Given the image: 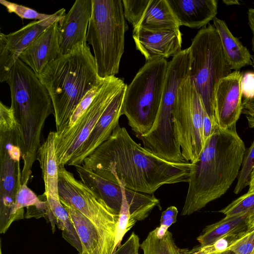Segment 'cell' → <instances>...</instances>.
Listing matches in <instances>:
<instances>
[{
	"mask_svg": "<svg viewBox=\"0 0 254 254\" xmlns=\"http://www.w3.org/2000/svg\"><path fill=\"white\" fill-rule=\"evenodd\" d=\"M100 176L136 191L153 194L164 185L188 182L193 164L171 163L137 143L119 125L82 164Z\"/></svg>",
	"mask_w": 254,
	"mask_h": 254,
	"instance_id": "6da1fadb",
	"label": "cell"
},
{
	"mask_svg": "<svg viewBox=\"0 0 254 254\" xmlns=\"http://www.w3.org/2000/svg\"><path fill=\"white\" fill-rule=\"evenodd\" d=\"M246 150L236 128L214 126L199 158L192 163L182 216L200 210L227 192L238 178Z\"/></svg>",
	"mask_w": 254,
	"mask_h": 254,
	"instance_id": "7a4b0ae2",
	"label": "cell"
},
{
	"mask_svg": "<svg viewBox=\"0 0 254 254\" xmlns=\"http://www.w3.org/2000/svg\"><path fill=\"white\" fill-rule=\"evenodd\" d=\"M37 75L51 98L57 132L68 126L84 96L105 80L98 74L94 57L87 42L79 43L61 55Z\"/></svg>",
	"mask_w": 254,
	"mask_h": 254,
	"instance_id": "3957f363",
	"label": "cell"
},
{
	"mask_svg": "<svg viewBox=\"0 0 254 254\" xmlns=\"http://www.w3.org/2000/svg\"><path fill=\"white\" fill-rule=\"evenodd\" d=\"M6 82L10 89V107L21 137L23 169L29 171L37 160L45 121L54 113L52 99L36 74L19 59Z\"/></svg>",
	"mask_w": 254,
	"mask_h": 254,
	"instance_id": "277c9868",
	"label": "cell"
},
{
	"mask_svg": "<svg viewBox=\"0 0 254 254\" xmlns=\"http://www.w3.org/2000/svg\"><path fill=\"white\" fill-rule=\"evenodd\" d=\"M92 0L86 42L92 47L98 74L104 79L119 72L127 26L122 0Z\"/></svg>",
	"mask_w": 254,
	"mask_h": 254,
	"instance_id": "5b68a950",
	"label": "cell"
},
{
	"mask_svg": "<svg viewBox=\"0 0 254 254\" xmlns=\"http://www.w3.org/2000/svg\"><path fill=\"white\" fill-rule=\"evenodd\" d=\"M168 66V61L161 58L146 62L126 87L122 114L136 136L147 133L155 122Z\"/></svg>",
	"mask_w": 254,
	"mask_h": 254,
	"instance_id": "8992f818",
	"label": "cell"
},
{
	"mask_svg": "<svg viewBox=\"0 0 254 254\" xmlns=\"http://www.w3.org/2000/svg\"><path fill=\"white\" fill-rule=\"evenodd\" d=\"M189 48L190 79L201 97L208 115L215 125V90L220 80L232 71L214 25L208 24L200 29L192 39Z\"/></svg>",
	"mask_w": 254,
	"mask_h": 254,
	"instance_id": "52a82bcc",
	"label": "cell"
},
{
	"mask_svg": "<svg viewBox=\"0 0 254 254\" xmlns=\"http://www.w3.org/2000/svg\"><path fill=\"white\" fill-rule=\"evenodd\" d=\"M22 140L10 107L0 102V233L14 222L13 211L21 185Z\"/></svg>",
	"mask_w": 254,
	"mask_h": 254,
	"instance_id": "ba28073f",
	"label": "cell"
},
{
	"mask_svg": "<svg viewBox=\"0 0 254 254\" xmlns=\"http://www.w3.org/2000/svg\"><path fill=\"white\" fill-rule=\"evenodd\" d=\"M204 108L189 76L178 88L173 114L176 139L184 158L190 163L198 160L205 146L202 135Z\"/></svg>",
	"mask_w": 254,
	"mask_h": 254,
	"instance_id": "9c48e42d",
	"label": "cell"
},
{
	"mask_svg": "<svg viewBox=\"0 0 254 254\" xmlns=\"http://www.w3.org/2000/svg\"><path fill=\"white\" fill-rule=\"evenodd\" d=\"M126 85L122 79L116 76L105 79L93 102L75 124L60 132L55 131L58 166L67 165L79 153L106 108Z\"/></svg>",
	"mask_w": 254,
	"mask_h": 254,
	"instance_id": "30bf717a",
	"label": "cell"
},
{
	"mask_svg": "<svg viewBox=\"0 0 254 254\" xmlns=\"http://www.w3.org/2000/svg\"><path fill=\"white\" fill-rule=\"evenodd\" d=\"M58 192L61 201L76 209L101 230L116 236L119 214L111 209L64 165L58 167Z\"/></svg>",
	"mask_w": 254,
	"mask_h": 254,
	"instance_id": "8fae6325",
	"label": "cell"
},
{
	"mask_svg": "<svg viewBox=\"0 0 254 254\" xmlns=\"http://www.w3.org/2000/svg\"><path fill=\"white\" fill-rule=\"evenodd\" d=\"M61 8L49 18L34 20L19 30L5 34L0 33V81H6L10 70L20 55L45 30L65 14Z\"/></svg>",
	"mask_w": 254,
	"mask_h": 254,
	"instance_id": "7c38bea8",
	"label": "cell"
},
{
	"mask_svg": "<svg viewBox=\"0 0 254 254\" xmlns=\"http://www.w3.org/2000/svg\"><path fill=\"white\" fill-rule=\"evenodd\" d=\"M243 73L234 70L219 82L215 93L214 122L222 129L236 128L242 113L241 81Z\"/></svg>",
	"mask_w": 254,
	"mask_h": 254,
	"instance_id": "4fadbf2b",
	"label": "cell"
},
{
	"mask_svg": "<svg viewBox=\"0 0 254 254\" xmlns=\"http://www.w3.org/2000/svg\"><path fill=\"white\" fill-rule=\"evenodd\" d=\"M132 32L136 49L146 62L160 58L166 59L181 51L182 34L179 29H141Z\"/></svg>",
	"mask_w": 254,
	"mask_h": 254,
	"instance_id": "5bb4252c",
	"label": "cell"
},
{
	"mask_svg": "<svg viewBox=\"0 0 254 254\" xmlns=\"http://www.w3.org/2000/svg\"><path fill=\"white\" fill-rule=\"evenodd\" d=\"M92 12V0H76L59 21V45L61 54L67 53L77 44L86 42Z\"/></svg>",
	"mask_w": 254,
	"mask_h": 254,
	"instance_id": "9a60e30c",
	"label": "cell"
},
{
	"mask_svg": "<svg viewBox=\"0 0 254 254\" xmlns=\"http://www.w3.org/2000/svg\"><path fill=\"white\" fill-rule=\"evenodd\" d=\"M127 85L115 96L95 125L79 153L67 164L75 166L82 164L84 159L107 140L119 124Z\"/></svg>",
	"mask_w": 254,
	"mask_h": 254,
	"instance_id": "2e32d148",
	"label": "cell"
},
{
	"mask_svg": "<svg viewBox=\"0 0 254 254\" xmlns=\"http://www.w3.org/2000/svg\"><path fill=\"white\" fill-rule=\"evenodd\" d=\"M59 20L51 25L19 57L36 75L62 55L59 45Z\"/></svg>",
	"mask_w": 254,
	"mask_h": 254,
	"instance_id": "e0dca14e",
	"label": "cell"
},
{
	"mask_svg": "<svg viewBox=\"0 0 254 254\" xmlns=\"http://www.w3.org/2000/svg\"><path fill=\"white\" fill-rule=\"evenodd\" d=\"M179 25L203 28L216 17L217 0H167Z\"/></svg>",
	"mask_w": 254,
	"mask_h": 254,
	"instance_id": "ac0fdd59",
	"label": "cell"
},
{
	"mask_svg": "<svg viewBox=\"0 0 254 254\" xmlns=\"http://www.w3.org/2000/svg\"><path fill=\"white\" fill-rule=\"evenodd\" d=\"M55 131H50L37 153L38 161L45 184L46 196L60 199L58 192L59 166L55 146Z\"/></svg>",
	"mask_w": 254,
	"mask_h": 254,
	"instance_id": "d6986e66",
	"label": "cell"
},
{
	"mask_svg": "<svg viewBox=\"0 0 254 254\" xmlns=\"http://www.w3.org/2000/svg\"><path fill=\"white\" fill-rule=\"evenodd\" d=\"M213 20L231 69L239 70L243 67L252 65L253 57L249 51L232 34L226 22L216 17Z\"/></svg>",
	"mask_w": 254,
	"mask_h": 254,
	"instance_id": "ffe728a7",
	"label": "cell"
},
{
	"mask_svg": "<svg viewBox=\"0 0 254 254\" xmlns=\"http://www.w3.org/2000/svg\"><path fill=\"white\" fill-rule=\"evenodd\" d=\"M180 26L167 0H150L138 26L133 31L143 29H179Z\"/></svg>",
	"mask_w": 254,
	"mask_h": 254,
	"instance_id": "44dd1931",
	"label": "cell"
},
{
	"mask_svg": "<svg viewBox=\"0 0 254 254\" xmlns=\"http://www.w3.org/2000/svg\"><path fill=\"white\" fill-rule=\"evenodd\" d=\"M249 215L227 218L206 226L196 238L200 246L210 244L225 237L237 236L247 230Z\"/></svg>",
	"mask_w": 254,
	"mask_h": 254,
	"instance_id": "7402d4cb",
	"label": "cell"
},
{
	"mask_svg": "<svg viewBox=\"0 0 254 254\" xmlns=\"http://www.w3.org/2000/svg\"><path fill=\"white\" fill-rule=\"evenodd\" d=\"M140 248L143 254H178L181 250L176 245L171 232L167 231L162 238H159L155 229L148 233Z\"/></svg>",
	"mask_w": 254,
	"mask_h": 254,
	"instance_id": "603a6c76",
	"label": "cell"
},
{
	"mask_svg": "<svg viewBox=\"0 0 254 254\" xmlns=\"http://www.w3.org/2000/svg\"><path fill=\"white\" fill-rule=\"evenodd\" d=\"M46 195L44 193L37 196L27 186L21 185L17 192L13 211L14 221L24 218V208L45 204Z\"/></svg>",
	"mask_w": 254,
	"mask_h": 254,
	"instance_id": "cb8c5ba5",
	"label": "cell"
},
{
	"mask_svg": "<svg viewBox=\"0 0 254 254\" xmlns=\"http://www.w3.org/2000/svg\"><path fill=\"white\" fill-rule=\"evenodd\" d=\"M219 212L224 214L227 218L251 215L254 212V192H247Z\"/></svg>",
	"mask_w": 254,
	"mask_h": 254,
	"instance_id": "d4e9b609",
	"label": "cell"
},
{
	"mask_svg": "<svg viewBox=\"0 0 254 254\" xmlns=\"http://www.w3.org/2000/svg\"><path fill=\"white\" fill-rule=\"evenodd\" d=\"M254 168V139L251 146L246 150L242 166L237 178V182L234 190L235 194L239 193L249 186L250 176Z\"/></svg>",
	"mask_w": 254,
	"mask_h": 254,
	"instance_id": "484cf974",
	"label": "cell"
},
{
	"mask_svg": "<svg viewBox=\"0 0 254 254\" xmlns=\"http://www.w3.org/2000/svg\"><path fill=\"white\" fill-rule=\"evenodd\" d=\"M150 0H122L124 15L135 28L141 21Z\"/></svg>",
	"mask_w": 254,
	"mask_h": 254,
	"instance_id": "4316f807",
	"label": "cell"
},
{
	"mask_svg": "<svg viewBox=\"0 0 254 254\" xmlns=\"http://www.w3.org/2000/svg\"><path fill=\"white\" fill-rule=\"evenodd\" d=\"M228 250L234 254H254V227L240 234L229 245Z\"/></svg>",
	"mask_w": 254,
	"mask_h": 254,
	"instance_id": "83f0119b",
	"label": "cell"
},
{
	"mask_svg": "<svg viewBox=\"0 0 254 254\" xmlns=\"http://www.w3.org/2000/svg\"><path fill=\"white\" fill-rule=\"evenodd\" d=\"M238 235L223 237L210 244L199 245L189 251H181L182 254H219L228 251L229 245Z\"/></svg>",
	"mask_w": 254,
	"mask_h": 254,
	"instance_id": "f1b7e54d",
	"label": "cell"
},
{
	"mask_svg": "<svg viewBox=\"0 0 254 254\" xmlns=\"http://www.w3.org/2000/svg\"><path fill=\"white\" fill-rule=\"evenodd\" d=\"M0 2L6 7L8 12L14 13L22 19L41 20L47 19L51 15V14L39 13L31 8L5 0H0Z\"/></svg>",
	"mask_w": 254,
	"mask_h": 254,
	"instance_id": "f546056e",
	"label": "cell"
},
{
	"mask_svg": "<svg viewBox=\"0 0 254 254\" xmlns=\"http://www.w3.org/2000/svg\"><path fill=\"white\" fill-rule=\"evenodd\" d=\"M104 81L101 85L93 88L84 96L73 112L69 124L66 128L73 126L83 115L102 87Z\"/></svg>",
	"mask_w": 254,
	"mask_h": 254,
	"instance_id": "4dcf8cb0",
	"label": "cell"
},
{
	"mask_svg": "<svg viewBox=\"0 0 254 254\" xmlns=\"http://www.w3.org/2000/svg\"><path fill=\"white\" fill-rule=\"evenodd\" d=\"M140 244L139 238L134 232L112 254H138Z\"/></svg>",
	"mask_w": 254,
	"mask_h": 254,
	"instance_id": "1f68e13d",
	"label": "cell"
},
{
	"mask_svg": "<svg viewBox=\"0 0 254 254\" xmlns=\"http://www.w3.org/2000/svg\"><path fill=\"white\" fill-rule=\"evenodd\" d=\"M241 90L246 99L254 98V71L243 73L241 81Z\"/></svg>",
	"mask_w": 254,
	"mask_h": 254,
	"instance_id": "d6a6232c",
	"label": "cell"
},
{
	"mask_svg": "<svg viewBox=\"0 0 254 254\" xmlns=\"http://www.w3.org/2000/svg\"><path fill=\"white\" fill-rule=\"evenodd\" d=\"M178 210L176 207L171 206L163 211L160 220V226L166 230L177 222Z\"/></svg>",
	"mask_w": 254,
	"mask_h": 254,
	"instance_id": "836d02e7",
	"label": "cell"
},
{
	"mask_svg": "<svg viewBox=\"0 0 254 254\" xmlns=\"http://www.w3.org/2000/svg\"><path fill=\"white\" fill-rule=\"evenodd\" d=\"M252 66L254 71V60H253ZM242 113L245 115L249 127L254 128V98L252 99H244L242 101Z\"/></svg>",
	"mask_w": 254,
	"mask_h": 254,
	"instance_id": "e575fe53",
	"label": "cell"
},
{
	"mask_svg": "<svg viewBox=\"0 0 254 254\" xmlns=\"http://www.w3.org/2000/svg\"><path fill=\"white\" fill-rule=\"evenodd\" d=\"M215 125L204 108L202 114V135L204 145L210 138Z\"/></svg>",
	"mask_w": 254,
	"mask_h": 254,
	"instance_id": "d590c367",
	"label": "cell"
},
{
	"mask_svg": "<svg viewBox=\"0 0 254 254\" xmlns=\"http://www.w3.org/2000/svg\"><path fill=\"white\" fill-rule=\"evenodd\" d=\"M247 14L249 25L252 33V50L254 53L253 60H254V8H249Z\"/></svg>",
	"mask_w": 254,
	"mask_h": 254,
	"instance_id": "8d00e7d4",
	"label": "cell"
},
{
	"mask_svg": "<svg viewBox=\"0 0 254 254\" xmlns=\"http://www.w3.org/2000/svg\"><path fill=\"white\" fill-rule=\"evenodd\" d=\"M248 192H254V168L250 176V183L249 185Z\"/></svg>",
	"mask_w": 254,
	"mask_h": 254,
	"instance_id": "74e56055",
	"label": "cell"
},
{
	"mask_svg": "<svg viewBox=\"0 0 254 254\" xmlns=\"http://www.w3.org/2000/svg\"><path fill=\"white\" fill-rule=\"evenodd\" d=\"M247 223V229L254 227V212L248 216Z\"/></svg>",
	"mask_w": 254,
	"mask_h": 254,
	"instance_id": "f35d334b",
	"label": "cell"
},
{
	"mask_svg": "<svg viewBox=\"0 0 254 254\" xmlns=\"http://www.w3.org/2000/svg\"><path fill=\"white\" fill-rule=\"evenodd\" d=\"M222 2L226 5H239L240 1L237 0H223Z\"/></svg>",
	"mask_w": 254,
	"mask_h": 254,
	"instance_id": "ab89813d",
	"label": "cell"
},
{
	"mask_svg": "<svg viewBox=\"0 0 254 254\" xmlns=\"http://www.w3.org/2000/svg\"><path fill=\"white\" fill-rule=\"evenodd\" d=\"M219 254H234L233 253H232L231 251L228 250L226 251H225L223 253H221Z\"/></svg>",
	"mask_w": 254,
	"mask_h": 254,
	"instance_id": "60d3db41",
	"label": "cell"
},
{
	"mask_svg": "<svg viewBox=\"0 0 254 254\" xmlns=\"http://www.w3.org/2000/svg\"><path fill=\"white\" fill-rule=\"evenodd\" d=\"M0 254H2V251H1V243L0 241Z\"/></svg>",
	"mask_w": 254,
	"mask_h": 254,
	"instance_id": "b9f144b4",
	"label": "cell"
},
{
	"mask_svg": "<svg viewBox=\"0 0 254 254\" xmlns=\"http://www.w3.org/2000/svg\"><path fill=\"white\" fill-rule=\"evenodd\" d=\"M178 254H182V252H181V251L180 250V252Z\"/></svg>",
	"mask_w": 254,
	"mask_h": 254,
	"instance_id": "7bdbcfd3",
	"label": "cell"
},
{
	"mask_svg": "<svg viewBox=\"0 0 254 254\" xmlns=\"http://www.w3.org/2000/svg\"></svg>",
	"mask_w": 254,
	"mask_h": 254,
	"instance_id": "ee69618b",
	"label": "cell"
},
{
	"mask_svg": "<svg viewBox=\"0 0 254 254\" xmlns=\"http://www.w3.org/2000/svg\"></svg>",
	"mask_w": 254,
	"mask_h": 254,
	"instance_id": "f6af8a7d",
	"label": "cell"
}]
</instances>
